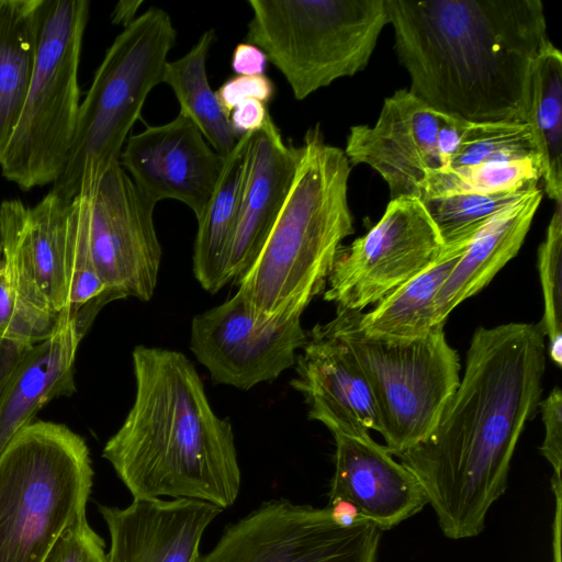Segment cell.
<instances>
[{"mask_svg": "<svg viewBox=\"0 0 562 562\" xmlns=\"http://www.w3.org/2000/svg\"><path fill=\"white\" fill-rule=\"evenodd\" d=\"M548 347L541 324L480 327L432 430L396 456L419 482L442 533L479 536L505 493L512 459L539 408Z\"/></svg>", "mask_w": 562, "mask_h": 562, "instance_id": "cell-1", "label": "cell"}, {"mask_svg": "<svg viewBox=\"0 0 562 562\" xmlns=\"http://www.w3.org/2000/svg\"><path fill=\"white\" fill-rule=\"evenodd\" d=\"M408 89L470 123H526L531 75L550 43L540 0H385Z\"/></svg>", "mask_w": 562, "mask_h": 562, "instance_id": "cell-2", "label": "cell"}, {"mask_svg": "<svg viewBox=\"0 0 562 562\" xmlns=\"http://www.w3.org/2000/svg\"><path fill=\"white\" fill-rule=\"evenodd\" d=\"M132 357L135 400L102 457L133 498L231 507L241 484L233 426L213 411L193 362L158 347L136 346Z\"/></svg>", "mask_w": 562, "mask_h": 562, "instance_id": "cell-3", "label": "cell"}, {"mask_svg": "<svg viewBox=\"0 0 562 562\" xmlns=\"http://www.w3.org/2000/svg\"><path fill=\"white\" fill-rule=\"evenodd\" d=\"M299 149L285 202L256 260L236 281L260 322L301 317L325 291L341 241L353 233L347 194L352 167L344 150L327 144L318 125Z\"/></svg>", "mask_w": 562, "mask_h": 562, "instance_id": "cell-4", "label": "cell"}, {"mask_svg": "<svg viewBox=\"0 0 562 562\" xmlns=\"http://www.w3.org/2000/svg\"><path fill=\"white\" fill-rule=\"evenodd\" d=\"M92 485L80 435L47 420L19 430L0 454V562H42L87 517Z\"/></svg>", "mask_w": 562, "mask_h": 562, "instance_id": "cell-5", "label": "cell"}, {"mask_svg": "<svg viewBox=\"0 0 562 562\" xmlns=\"http://www.w3.org/2000/svg\"><path fill=\"white\" fill-rule=\"evenodd\" d=\"M176 35L170 15L151 7L115 37L80 103L68 160L53 192L68 201L89 196L119 161L148 94L162 82Z\"/></svg>", "mask_w": 562, "mask_h": 562, "instance_id": "cell-6", "label": "cell"}, {"mask_svg": "<svg viewBox=\"0 0 562 562\" xmlns=\"http://www.w3.org/2000/svg\"><path fill=\"white\" fill-rule=\"evenodd\" d=\"M247 43L279 69L296 100L369 64L383 27L385 0H249Z\"/></svg>", "mask_w": 562, "mask_h": 562, "instance_id": "cell-7", "label": "cell"}, {"mask_svg": "<svg viewBox=\"0 0 562 562\" xmlns=\"http://www.w3.org/2000/svg\"><path fill=\"white\" fill-rule=\"evenodd\" d=\"M87 0H43L34 71L0 157L4 178L23 190L55 182L70 151L79 113L78 68Z\"/></svg>", "mask_w": 562, "mask_h": 562, "instance_id": "cell-8", "label": "cell"}, {"mask_svg": "<svg viewBox=\"0 0 562 562\" xmlns=\"http://www.w3.org/2000/svg\"><path fill=\"white\" fill-rule=\"evenodd\" d=\"M359 311L337 310L327 324L361 368L374 397L385 447L397 456L435 427L460 382V358L443 325L424 337L395 339L362 330Z\"/></svg>", "mask_w": 562, "mask_h": 562, "instance_id": "cell-9", "label": "cell"}, {"mask_svg": "<svg viewBox=\"0 0 562 562\" xmlns=\"http://www.w3.org/2000/svg\"><path fill=\"white\" fill-rule=\"evenodd\" d=\"M382 532L367 519L341 527L327 506L271 499L228 525L196 562H378Z\"/></svg>", "mask_w": 562, "mask_h": 562, "instance_id": "cell-10", "label": "cell"}, {"mask_svg": "<svg viewBox=\"0 0 562 562\" xmlns=\"http://www.w3.org/2000/svg\"><path fill=\"white\" fill-rule=\"evenodd\" d=\"M443 249L419 199H392L375 225L340 247L324 300L335 303L337 310L361 312L431 266Z\"/></svg>", "mask_w": 562, "mask_h": 562, "instance_id": "cell-11", "label": "cell"}, {"mask_svg": "<svg viewBox=\"0 0 562 562\" xmlns=\"http://www.w3.org/2000/svg\"><path fill=\"white\" fill-rule=\"evenodd\" d=\"M89 199V245L99 278L117 300L149 301L162 250L156 204L135 184L120 161L103 175Z\"/></svg>", "mask_w": 562, "mask_h": 562, "instance_id": "cell-12", "label": "cell"}, {"mask_svg": "<svg viewBox=\"0 0 562 562\" xmlns=\"http://www.w3.org/2000/svg\"><path fill=\"white\" fill-rule=\"evenodd\" d=\"M307 341L301 317L260 322L240 291L192 318L190 349L216 384L249 390L295 364Z\"/></svg>", "mask_w": 562, "mask_h": 562, "instance_id": "cell-13", "label": "cell"}, {"mask_svg": "<svg viewBox=\"0 0 562 562\" xmlns=\"http://www.w3.org/2000/svg\"><path fill=\"white\" fill-rule=\"evenodd\" d=\"M71 200L50 191L35 206L21 200L0 205L2 278L30 308L57 316L68 307L67 231Z\"/></svg>", "mask_w": 562, "mask_h": 562, "instance_id": "cell-14", "label": "cell"}, {"mask_svg": "<svg viewBox=\"0 0 562 562\" xmlns=\"http://www.w3.org/2000/svg\"><path fill=\"white\" fill-rule=\"evenodd\" d=\"M120 164L155 204L173 199L199 221L217 186L226 158L218 155L183 114L147 126L126 139Z\"/></svg>", "mask_w": 562, "mask_h": 562, "instance_id": "cell-15", "label": "cell"}, {"mask_svg": "<svg viewBox=\"0 0 562 562\" xmlns=\"http://www.w3.org/2000/svg\"><path fill=\"white\" fill-rule=\"evenodd\" d=\"M442 119L408 89H400L384 99L373 125L350 127L344 153L351 167L364 164L375 170L391 200H422L428 172L440 168L436 137Z\"/></svg>", "mask_w": 562, "mask_h": 562, "instance_id": "cell-16", "label": "cell"}, {"mask_svg": "<svg viewBox=\"0 0 562 562\" xmlns=\"http://www.w3.org/2000/svg\"><path fill=\"white\" fill-rule=\"evenodd\" d=\"M296 357V376L290 384L305 398L308 418L333 435L360 436L380 429L371 387L344 341L327 323L307 334Z\"/></svg>", "mask_w": 562, "mask_h": 562, "instance_id": "cell-17", "label": "cell"}, {"mask_svg": "<svg viewBox=\"0 0 562 562\" xmlns=\"http://www.w3.org/2000/svg\"><path fill=\"white\" fill-rule=\"evenodd\" d=\"M110 535L106 562H196L200 543L222 508L202 501L133 498L124 507L98 504Z\"/></svg>", "mask_w": 562, "mask_h": 562, "instance_id": "cell-18", "label": "cell"}, {"mask_svg": "<svg viewBox=\"0 0 562 562\" xmlns=\"http://www.w3.org/2000/svg\"><path fill=\"white\" fill-rule=\"evenodd\" d=\"M335 470L328 503L344 499L382 531L396 527L427 505L415 475L370 434H335Z\"/></svg>", "mask_w": 562, "mask_h": 562, "instance_id": "cell-19", "label": "cell"}, {"mask_svg": "<svg viewBox=\"0 0 562 562\" xmlns=\"http://www.w3.org/2000/svg\"><path fill=\"white\" fill-rule=\"evenodd\" d=\"M300 157L270 114L251 133L228 277L238 281L256 260L291 189Z\"/></svg>", "mask_w": 562, "mask_h": 562, "instance_id": "cell-20", "label": "cell"}, {"mask_svg": "<svg viewBox=\"0 0 562 562\" xmlns=\"http://www.w3.org/2000/svg\"><path fill=\"white\" fill-rule=\"evenodd\" d=\"M85 330L69 307L53 333L22 350L0 382V454L13 436L53 400L75 391V360Z\"/></svg>", "mask_w": 562, "mask_h": 562, "instance_id": "cell-21", "label": "cell"}, {"mask_svg": "<svg viewBox=\"0 0 562 562\" xmlns=\"http://www.w3.org/2000/svg\"><path fill=\"white\" fill-rule=\"evenodd\" d=\"M542 200L538 188L510 204L473 236L435 299V323L477 294L519 251Z\"/></svg>", "mask_w": 562, "mask_h": 562, "instance_id": "cell-22", "label": "cell"}, {"mask_svg": "<svg viewBox=\"0 0 562 562\" xmlns=\"http://www.w3.org/2000/svg\"><path fill=\"white\" fill-rule=\"evenodd\" d=\"M251 133L241 135L226 157L213 195L202 217L196 221L193 273L200 285L210 293H216L231 282L229 257Z\"/></svg>", "mask_w": 562, "mask_h": 562, "instance_id": "cell-23", "label": "cell"}, {"mask_svg": "<svg viewBox=\"0 0 562 562\" xmlns=\"http://www.w3.org/2000/svg\"><path fill=\"white\" fill-rule=\"evenodd\" d=\"M43 0H0V157L32 80Z\"/></svg>", "mask_w": 562, "mask_h": 562, "instance_id": "cell-24", "label": "cell"}, {"mask_svg": "<svg viewBox=\"0 0 562 562\" xmlns=\"http://www.w3.org/2000/svg\"><path fill=\"white\" fill-rule=\"evenodd\" d=\"M467 246L445 247L431 266L382 299L371 312H359L362 330L395 339H416L429 334L437 326L435 299Z\"/></svg>", "mask_w": 562, "mask_h": 562, "instance_id": "cell-25", "label": "cell"}, {"mask_svg": "<svg viewBox=\"0 0 562 562\" xmlns=\"http://www.w3.org/2000/svg\"><path fill=\"white\" fill-rule=\"evenodd\" d=\"M214 38V30H206L188 53L167 61L162 82L172 89L180 105L179 113L198 127L218 155L226 158L239 136L209 83L206 59Z\"/></svg>", "mask_w": 562, "mask_h": 562, "instance_id": "cell-26", "label": "cell"}, {"mask_svg": "<svg viewBox=\"0 0 562 562\" xmlns=\"http://www.w3.org/2000/svg\"><path fill=\"white\" fill-rule=\"evenodd\" d=\"M526 123L540 160L544 193L562 202V53L551 42L532 69Z\"/></svg>", "mask_w": 562, "mask_h": 562, "instance_id": "cell-27", "label": "cell"}, {"mask_svg": "<svg viewBox=\"0 0 562 562\" xmlns=\"http://www.w3.org/2000/svg\"><path fill=\"white\" fill-rule=\"evenodd\" d=\"M540 179L538 157L490 161L459 169L438 168L428 172L420 201L457 192L530 191L538 187Z\"/></svg>", "mask_w": 562, "mask_h": 562, "instance_id": "cell-28", "label": "cell"}, {"mask_svg": "<svg viewBox=\"0 0 562 562\" xmlns=\"http://www.w3.org/2000/svg\"><path fill=\"white\" fill-rule=\"evenodd\" d=\"M530 191L445 193L422 202L445 247L464 246L493 216Z\"/></svg>", "mask_w": 562, "mask_h": 562, "instance_id": "cell-29", "label": "cell"}, {"mask_svg": "<svg viewBox=\"0 0 562 562\" xmlns=\"http://www.w3.org/2000/svg\"><path fill=\"white\" fill-rule=\"evenodd\" d=\"M527 157H538L527 123H469L448 169Z\"/></svg>", "mask_w": 562, "mask_h": 562, "instance_id": "cell-30", "label": "cell"}, {"mask_svg": "<svg viewBox=\"0 0 562 562\" xmlns=\"http://www.w3.org/2000/svg\"><path fill=\"white\" fill-rule=\"evenodd\" d=\"M538 270L543 295L541 327L548 338V355L562 364V202L555 203L544 240L538 249Z\"/></svg>", "mask_w": 562, "mask_h": 562, "instance_id": "cell-31", "label": "cell"}, {"mask_svg": "<svg viewBox=\"0 0 562 562\" xmlns=\"http://www.w3.org/2000/svg\"><path fill=\"white\" fill-rule=\"evenodd\" d=\"M57 317L27 307L0 276V341L29 348L53 333Z\"/></svg>", "mask_w": 562, "mask_h": 562, "instance_id": "cell-32", "label": "cell"}, {"mask_svg": "<svg viewBox=\"0 0 562 562\" xmlns=\"http://www.w3.org/2000/svg\"><path fill=\"white\" fill-rule=\"evenodd\" d=\"M42 562H106L105 542L86 517L63 532Z\"/></svg>", "mask_w": 562, "mask_h": 562, "instance_id": "cell-33", "label": "cell"}, {"mask_svg": "<svg viewBox=\"0 0 562 562\" xmlns=\"http://www.w3.org/2000/svg\"><path fill=\"white\" fill-rule=\"evenodd\" d=\"M539 408L544 426V438L540 451L552 467L553 474L561 476L562 392L560 387L555 386L544 400H541Z\"/></svg>", "mask_w": 562, "mask_h": 562, "instance_id": "cell-34", "label": "cell"}, {"mask_svg": "<svg viewBox=\"0 0 562 562\" xmlns=\"http://www.w3.org/2000/svg\"><path fill=\"white\" fill-rule=\"evenodd\" d=\"M274 94V85L266 75L234 76L216 91L217 99L227 115L240 102L256 99L268 103Z\"/></svg>", "mask_w": 562, "mask_h": 562, "instance_id": "cell-35", "label": "cell"}, {"mask_svg": "<svg viewBox=\"0 0 562 562\" xmlns=\"http://www.w3.org/2000/svg\"><path fill=\"white\" fill-rule=\"evenodd\" d=\"M469 123L443 115L436 137V149L440 168L449 167Z\"/></svg>", "mask_w": 562, "mask_h": 562, "instance_id": "cell-36", "label": "cell"}, {"mask_svg": "<svg viewBox=\"0 0 562 562\" xmlns=\"http://www.w3.org/2000/svg\"><path fill=\"white\" fill-rule=\"evenodd\" d=\"M268 115L265 103L256 99H248L237 104L231 111L228 119L234 132L240 137L261 128Z\"/></svg>", "mask_w": 562, "mask_h": 562, "instance_id": "cell-37", "label": "cell"}, {"mask_svg": "<svg viewBox=\"0 0 562 562\" xmlns=\"http://www.w3.org/2000/svg\"><path fill=\"white\" fill-rule=\"evenodd\" d=\"M265 53L249 43L238 44L232 56V68L238 76L263 75L267 65Z\"/></svg>", "mask_w": 562, "mask_h": 562, "instance_id": "cell-38", "label": "cell"}, {"mask_svg": "<svg viewBox=\"0 0 562 562\" xmlns=\"http://www.w3.org/2000/svg\"><path fill=\"white\" fill-rule=\"evenodd\" d=\"M334 522L341 527H349L363 519L358 508L350 502L337 499L327 505Z\"/></svg>", "mask_w": 562, "mask_h": 562, "instance_id": "cell-39", "label": "cell"}, {"mask_svg": "<svg viewBox=\"0 0 562 562\" xmlns=\"http://www.w3.org/2000/svg\"><path fill=\"white\" fill-rule=\"evenodd\" d=\"M143 3V0L119 1L111 14L112 23L126 27L137 18L136 13Z\"/></svg>", "mask_w": 562, "mask_h": 562, "instance_id": "cell-40", "label": "cell"}, {"mask_svg": "<svg viewBox=\"0 0 562 562\" xmlns=\"http://www.w3.org/2000/svg\"><path fill=\"white\" fill-rule=\"evenodd\" d=\"M3 271H4V262H3L2 250H1V246H0V276H3Z\"/></svg>", "mask_w": 562, "mask_h": 562, "instance_id": "cell-41", "label": "cell"}]
</instances>
